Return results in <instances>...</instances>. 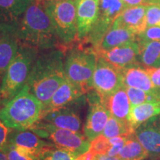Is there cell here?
Returning <instances> with one entry per match:
<instances>
[{
    "label": "cell",
    "instance_id": "6da1fadb",
    "mask_svg": "<svg viewBox=\"0 0 160 160\" xmlns=\"http://www.w3.org/2000/svg\"><path fill=\"white\" fill-rule=\"evenodd\" d=\"M65 52L52 49L36 58L25 86L43 104H48L53 93L67 79L64 68Z\"/></svg>",
    "mask_w": 160,
    "mask_h": 160
},
{
    "label": "cell",
    "instance_id": "7a4b0ae2",
    "mask_svg": "<svg viewBox=\"0 0 160 160\" xmlns=\"http://www.w3.org/2000/svg\"><path fill=\"white\" fill-rule=\"evenodd\" d=\"M16 33L20 45L42 50H51L60 45L42 1L35 0L18 24Z\"/></svg>",
    "mask_w": 160,
    "mask_h": 160
},
{
    "label": "cell",
    "instance_id": "3957f363",
    "mask_svg": "<svg viewBox=\"0 0 160 160\" xmlns=\"http://www.w3.org/2000/svg\"><path fill=\"white\" fill-rule=\"evenodd\" d=\"M43 104L25 87L0 108V121L9 129L27 130L43 117Z\"/></svg>",
    "mask_w": 160,
    "mask_h": 160
},
{
    "label": "cell",
    "instance_id": "277c9868",
    "mask_svg": "<svg viewBox=\"0 0 160 160\" xmlns=\"http://www.w3.org/2000/svg\"><path fill=\"white\" fill-rule=\"evenodd\" d=\"M37 53L38 49L36 48L20 45L17 56L2 79L0 103L3 105L7 102L25 87Z\"/></svg>",
    "mask_w": 160,
    "mask_h": 160
},
{
    "label": "cell",
    "instance_id": "5b68a950",
    "mask_svg": "<svg viewBox=\"0 0 160 160\" xmlns=\"http://www.w3.org/2000/svg\"><path fill=\"white\" fill-rule=\"evenodd\" d=\"M93 48H72L65 57L64 68L67 79L80 86L85 93L92 90V79L97 62Z\"/></svg>",
    "mask_w": 160,
    "mask_h": 160
},
{
    "label": "cell",
    "instance_id": "8992f818",
    "mask_svg": "<svg viewBox=\"0 0 160 160\" xmlns=\"http://www.w3.org/2000/svg\"><path fill=\"white\" fill-rule=\"evenodd\" d=\"M42 1L51 18L60 45H70L78 41L77 8L74 0Z\"/></svg>",
    "mask_w": 160,
    "mask_h": 160
},
{
    "label": "cell",
    "instance_id": "52a82bcc",
    "mask_svg": "<svg viewBox=\"0 0 160 160\" xmlns=\"http://www.w3.org/2000/svg\"><path fill=\"white\" fill-rule=\"evenodd\" d=\"M29 130L42 139L48 140L59 148L74 152L79 155L88 151L91 148V142L81 133L59 128L42 121L38 122Z\"/></svg>",
    "mask_w": 160,
    "mask_h": 160
},
{
    "label": "cell",
    "instance_id": "ba28073f",
    "mask_svg": "<svg viewBox=\"0 0 160 160\" xmlns=\"http://www.w3.org/2000/svg\"><path fill=\"white\" fill-rule=\"evenodd\" d=\"M126 8L122 0H99V13L97 22L85 39L96 49L104 36L111 28L120 13Z\"/></svg>",
    "mask_w": 160,
    "mask_h": 160
},
{
    "label": "cell",
    "instance_id": "9c48e42d",
    "mask_svg": "<svg viewBox=\"0 0 160 160\" xmlns=\"http://www.w3.org/2000/svg\"><path fill=\"white\" fill-rule=\"evenodd\" d=\"M121 70L102 57L97 58V65L92 79V88L101 98L108 97L123 87Z\"/></svg>",
    "mask_w": 160,
    "mask_h": 160
},
{
    "label": "cell",
    "instance_id": "30bf717a",
    "mask_svg": "<svg viewBox=\"0 0 160 160\" xmlns=\"http://www.w3.org/2000/svg\"><path fill=\"white\" fill-rule=\"evenodd\" d=\"M88 100L90 109L84 126V133L85 137L91 142L102 134L111 113L102 102L99 95L97 92L96 94L90 93Z\"/></svg>",
    "mask_w": 160,
    "mask_h": 160
},
{
    "label": "cell",
    "instance_id": "8fae6325",
    "mask_svg": "<svg viewBox=\"0 0 160 160\" xmlns=\"http://www.w3.org/2000/svg\"><path fill=\"white\" fill-rule=\"evenodd\" d=\"M98 57H102L118 69L122 70L140 65V47L137 41L131 42L108 51L96 52Z\"/></svg>",
    "mask_w": 160,
    "mask_h": 160
},
{
    "label": "cell",
    "instance_id": "7c38bea8",
    "mask_svg": "<svg viewBox=\"0 0 160 160\" xmlns=\"http://www.w3.org/2000/svg\"><path fill=\"white\" fill-rule=\"evenodd\" d=\"M77 8V40L85 39L97 22L99 13V0H74Z\"/></svg>",
    "mask_w": 160,
    "mask_h": 160
},
{
    "label": "cell",
    "instance_id": "4fadbf2b",
    "mask_svg": "<svg viewBox=\"0 0 160 160\" xmlns=\"http://www.w3.org/2000/svg\"><path fill=\"white\" fill-rule=\"evenodd\" d=\"M134 134L149 156L153 159L160 157V115L139 125Z\"/></svg>",
    "mask_w": 160,
    "mask_h": 160
},
{
    "label": "cell",
    "instance_id": "5bb4252c",
    "mask_svg": "<svg viewBox=\"0 0 160 160\" xmlns=\"http://www.w3.org/2000/svg\"><path fill=\"white\" fill-rule=\"evenodd\" d=\"M17 27L0 24V77H2L17 56L20 42L16 33Z\"/></svg>",
    "mask_w": 160,
    "mask_h": 160
},
{
    "label": "cell",
    "instance_id": "9a60e30c",
    "mask_svg": "<svg viewBox=\"0 0 160 160\" xmlns=\"http://www.w3.org/2000/svg\"><path fill=\"white\" fill-rule=\"evenodd\" d=\"M11 133H9L8 143L11 144L14 147L23 150L26 152L37 156L44 148L51 145L50 142H46L39 136L36 134L31 130H13Z\"/></svg>",
    "mask_w": 160,
    "mask_h": 160
},
{
    "label": "cell",
    "instance_id": "2e32d148",
    "mask_svg": "<svg viewBox=\"0 0 160 160\" xmlns=\"http://www.w3.org/2000/svg\"><path fill=\"white\" fill-rule=\"evenodd\" d=\"M85 91L79 85L66 79L59 86L47 105L44 108V113L65 107L85 94Z\"/></svg>",
    "mask_w": 160,
    "mask_h": 160
},
{
    "label": "cell",
    "instance_id": "e0dca14e",
    "mask_svg": "<svg viewBox=\"0 0 160 160\" xmlns=\"http://www.w3.org/2000/svg\"><path fill=\"white\" fill-rule=\"evenodd\" d=\"M39 121L50 124L59 128L77 133H79L82 127V121L79 113L74 108L68 107V105L45 113Z\"/></svg>",
    "mask_w": 160,
    "mask_h": 160
},
{
    "label": "cell",
    "instance_id": "ac0fdd59",
    "mask_svg": "<svg viewBox=\"0 0 160 160\" xmlns=\"http://www.w3.org/2000/svg\"><path fill=\"white\" fill-rule=\"evenodd\" d=\"M147 5L126 8L113 24V27L126 28L136 35H139L147 28L146 22Z\"/></svg>",
    "mask_w": 160,
    "mask_h": 160
},
{
    "label": "cell",
    "instance_id": "d6986e66",
    "mask_svg": "<svg viewBox=\"0 0 160 160\" xmlns=\"http://www.w3.org/2000/svg\"><path fill=\"white\" fill-rule=\"evenodd\" d=\"M35 0H0V19L2 25L17 27L26 10Z\"/></svg>",
    "mask_w": 160,
    "mask_h": 160
},
{
    "label": "cell",
    "instance_id": "ffe728a7",
    "mask_svg": "<svg viewBox=\"0 0 160 160\" xmlns=\"http://www.w3.org/2000/svg\"><path fill=\"white\" fill-rule=\"evenodd\" d=\"M100 99L111 116L118 119L128 121L131 105L125 85L108 97H100Z\"/></svg>",
    "mask_w": 160,
    "mask_h": 160
},
{
    "label": "cell",
    "instance_id": "44dd1931",
    "mask_svg": "<svg viewBox=\"0 0 160 160\" xmlns=\"http://www.w3.org/2000/svg\"><path fill=\"white\" fill-rule=\"evenodd\" d=\"M125 87L142 90L146 92H156L160 90L155 87L145 68L140 65L132 66L122 71Z\"/></svg>",
    "mask_w": 160,
    "mask_h": 160
},
{
    "label": "cell",
    "instance_id": "7402d4cb",
    "mask_svg": "<svg viewBox=\"0 0 160 160\" xmlns=\"http://www.w3.org/2000/svg\"><path fill=\"white\" fill-rule=\"evenodd\" d=\"M133 41H137V35L133 32L124 28L112 26L94 51L96 52L108 51Z\"/></svg>",
    "mask_w": 160,
    "mask_h": 160
},
{
    "label": "cell",
    "instance_id": "603a6c76",
    "mask_svg": "<svg viewBox=\"0 0 160 160\" xmlns=\"http://www.w3.org/2000/svg\"><path fill=\"white\" fill-rule=\"evenodd\" d=\"M158 115H160V102L144 103L131 107L128 122L135 131L142 124Z\"/></svg>",
    "mask_w": 160,
    "mask_h": 160
},
{
    "label": "cell",
    "instance_id": "cb8c5ba5",
    "mask_svg": "<svg viewBox=\"0 0 160 160\" xmlns=\"http://www.w3.org/2000/svg\"><path fill=\"white\" fill-rule=\"evenodd\" d=\"M148 156V153L133 133L128 137L123 148L117 157L120 160H142Z\"/></svg>",
    "mask_w": 160,
    "mask_h": 160
},
{
    "label": "cell",
    "instance_id": "d4e9b609",
    "mask_svg": "<svg viewBox=\"0 0 160 160\" xmlns=\"http://www.w3.org/2000/svg\"><path fill=\"white\" fill-rule=\"evenodd\" d=\"M139 47L140 62L145 67L159 68L160 41H152L140 44Z\"/></svg>",
    "mask_w": 160,
    "mask_h": 160
},
{
    "label": "cell",
    "instance_id": "484cf974",
    "mask_svg": "<svg viewBox=\"0 0 160 160\" xmlns=\"http://www.w3.org/2000/svg\"><path fill=\"white\" fill-rule=\"evenodd\" d=\"M134 133L128 121L118 119L111 116L106 124L102 135L108 139L116 137H128Z\"/></svg>",
    "mask_w": 160,
    "mask_h": 160
},
{
    "label": "cell",
    "instance_id": "4316f807",
    "mask_svg": "<svg viewBox=\"0 0 160 160\" xmlns=\"http://www.w3.org/2000/svg\"><path fill=\"white\" fill-rule=\"evenodd\" d=\"M125 89L131 107L144 103L160 102V90L156 92H146L142 90L129 87H125Z\"/></svg>",
    "mask_w": 160,
    "mask_h": 160
},
{
    "label": "cell",
    "instance_id": "83f0119b",
    "mask_svg": "<svg viewBox=\"0 0 160 160\" xmlns=\"http://www.w3.org/2000/svg\"><path fill=\"white\" fill-rule=\"evenodd\" d=\"M79 156L77 153L59 148L52 144L40 152L38 158L39 160H75Z\"/></svg>",
    "mask_w": 160,
    "mask_h": 160
},
{
    "label": "cell",
    "instance_id": "f1b7e54d",
    "mask_svg": "<svg viewBox=\"0 0 160 160\" xmlns=\"http://www.w3.org/2000/svg\"><path fill=\"white\" fill-rule=\"evenodd\" d=\"M2 150L5 152L8 160H39L37 156L17 148L8 142Z\"/></svg>",
    "mask_w": 160,
    "mask_h": 160
},
{
    "label": "cell",
    "instance_id": "f546056e",
    "mask_svg": "<svg viewBox=\"0 0 160 160\" xmlns=\"http://www.w3.org/2000/svg\"><path fill=\"white\" fill-rule=\"evenodd\" d=\"M110 148L111 145L109 142V139L101 134L91 142L90 150L94 152L97 155H102L107 154Z\"/></svg>",
    "mask_w": 160,
    "mask_h": 160
},
{
    "label": "cell",
    "instance_id": "4dcf8cb0",
    "mask_svg": "<svg viewBox=\"0 0 160 160\" xmlns=\"http://www.w3.org/2000/svg\"><path fill=\"white\" fill-rule=\"evenodd\" d=\"M138 43L143 44L152 41H160V27H148L145 31L137 36Z\"/></svg>",
    "mask_w": 160,
    "mask_h": 160
},
{
    "label": "cell",
    "instance_id": "1f68e13d",
    "mask_svg": "<svg viewBox=\"0 0 160 160\" xmlns=\"http://www.w3.org/2000/svg\"><path fill=\"white\" fill-rule=\"evenodd\" d=\"M146 22L148 27H160V5L152 4L147 5Z\"/></svg>",
    "mask_w": 160,
    "mask_h": 160
},
{
    "label": "cell",
    "instance_id": "d6a6232c",
    "mask_svg": "<svg viewBox=\"0 0 160 160\" xmlns=\"http://www.w3.org/2000/svg\"><path fill=\"white\" fill-rule=\"evenodd\" d=\"M127 138L128 137H116L109 139L111 148L107 154L110 157H117L123 148Z\"/></svg>",
    "mask_w": 160,
    "mask_h": 160
},
{
    "label": "cell",
    "instance_id": "836d02e7",
    "mask_svg": "<svg viewBox=\"0 0 160 160\" xmlns=\"http://www.w3.org/2000/svg\"><path fill=\"white\" fill-rule=\"evenodd\" d=\"M146 71L150 76L152 82L156 88L160 89V67L159 68H148L145 67Z\"/></svg>",
    "mask_w": 160,
    "mask_h": 160
},
{
    "label": "cell",
    "instance_id": "e575fe53",
    "mask_svg": "<svg viewBox=\"0 0 160 160\" xmlns=\"http://www.w3.org/2000/svg\"><path fill=\"white\" fill-rule=\"evenodd\" d=\"M10 133L9 128L0 121V150H2L7 144Z\"/></svg>",
    "mask_w": 160,
    "mask_h": 160
},
{
    "label": "cell",
    "instance_id": "d590c367",
    "mask_svg": "<svg viewBox=\"0 0 160 160\" xmlns=\"http://www.w3.org/2000/svg\"><path fill=\"white\" fill-rule=\"evenodd\" d=\"M97 156V155L94 152L89 149L88 151L85 152L82 154L79 155L75 160H95Z\"/></svg>",
    "mask_w": 160,
    "mask_h": 160
},
{
    "label": "cell",
    "instance_id": "8d00e7d4",
    "mask_svg": "<svg viewBox=\"0 0 160 160\" xmlns=\"http://www.w3.org/2000/svg\"><path fill=\"white\" fill-rule=\"evenodd\" d=\"M126 8L135 7L139 5H146L145 0H122Z\"/></svg>",
    "mask_w": 160,
    "mask_h": 160
},
{
    "label": "cell",
    "instance_id": "74e56055",
    "mask_svg": "<svg viewBox=\"0 0 160 160\" xmlns=\"http://www.w3.org/2000/svg\"><path fill=\"white\" fill-rule=\"evenodd\" d=\"M95 160H120L118 157H110L108 154L97 155Z\"/></svg>",
    "mask_w": 160,
    "mask_h": 160
},
{
    "label": "cell",
    "instance_id": "f35d334b",
    "mask_svg": "<svg viewBox=\"0 0 160 160\" xmlns=\"http://www.w3.org/2000/svg\"><path fill=\"white\" fill-rule=\"evenodd\" d=\"M146 5H152V4H157L160 5V0H145Z\"/></svg>",
    "mask_w": 160,
    "mask_h": 160
},
{
    "label": "cell",
    "instance_id": "ab89813d",
    "mask_svg": "<svg viewBox=\"0 0 160 160\" xmlns=\"http://www.w3.org/2000/svg\"><path fill=\"white\" fill-rule=\"evenodd\" d=\"M0 160H8L7 156H6L5 152L2 149L0 150Z\"/></svg>",
    "mask_w": 160,
    "mask_h": 160
},
{
    "label": "cell",
    "instance_id": "60d3db41",
    "mask_svg": "<svg viewBox=\"0 0 160 160\" xmlns=\"http://www.w3.org/2000/svg\"><path fill=\"white\" fill-rule=\"evenodd\" d=\"M48 1H53V2H62V1H67V0H48Z\"/></svg>",
    "mask_w": 160,
    "mask_h": 160
},
{
    "label": "cell",
    "instance_id": "b9f144b4",
    "mask_svg": "<svg viewBox=\"0 0 160 160\" xmlns=\"http://www.w3.org/2000/svg\"><path fill=\"white\" fill-rule=\"evenodd\" d=\"M154 160H160V157H157V158H155Z\"/></svg>",
    "mask_w": 160,
    "mask_h": 160
},
{
    "label": "cell",
    "instance_id": "7bdbcfd3",
    "mask_svg": "<svg viewBox=\"0 0 160 160\" xmlns=\"http://www.w3.org/2000/svg\"><path fill=\"white\" fill-rule=\"evenodd\" d=\"M1 82H2V78L0 77V85H1Z\"/></svg>",
    "mask_w": 160,
    "mask_h": 160
},
{
    "label": "cell",
    "instance_id": "ee69618b",
    "mask_svg": "<svg viewBox=\"0 0 160 160\" xmlns=\"http://www.w3.org/2000/svg\"><path fill=\"white\" fill-rule=\"evenodd\" d=\"M37 1H40V0H37Z\"/></svg>",
    "mask_w": 160,
    "mask_h": 160
}]
</instances>
